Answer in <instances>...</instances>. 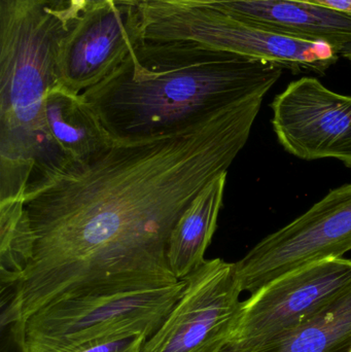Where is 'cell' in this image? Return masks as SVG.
Listing matches in <instances>:
<instances>
[{
	"label": "cell",
	"instance_id": "obj_1",
	"mask_svg": "<svg viewBox=\"0 0 351 352\" xmlns=\"http://www.w3.org/2000/svg\"><path fill=\"white\" fill-rule=\"evenodd\" d=\"M263 99L183 133L111 144L29 188L24 206L32 250L8 289L2 324H22L69 294L179 281L167 256L171 232L193 199L228 173Z\"/></svg>",
	"mask_w": 351,
	"mask_h": 352
},
{
	"label": "cell",
	"instance_id": "obj_2",
	"mask_svg": "<svg viewBox=\"0 0 351 352\" xmlns=\"http://www.w3.org/2000/svg\"><path fill=\"white\" fill-rule=\"evenodd\" d=\"M284 70L229 52L140 39L82 96L113 144H133L183 133L265 97Z\"/></svg>",
	"mask_w": 351,
	"mask_h": 352
},
{
	"label": "cell",
	"instance_id": "obj_3",
	"mask_svg": "<svg viewBox=\"0 0 351 352\" xmlns=\"http://www.w3.org/2000/svg\"><path fill=\"white\" fill-rule=\"evenodd\" d=\"M185 279L160 287H115L62 296L14 327L21 352H60L144 337L159 330L185 289Z\"/></svg>",
	"mask_w": 351,
	"mask_h": 352
},
{
	"label": "cell",
	"instance_id": "obj_4",
	"mask_svg": "<svg viewBox=\"0 0 351 352\" xmlns=\"http://www.w3.org/2000/svg\"><path fill=\"white\" fill-rule=\"evenodd\" d=\"M142 41L177 43L229 52L278 64L294 74L324 76L339 59L329 43L294 38L260 28L218 6L136 4Z\"/></svg>",
	"mask_w": 351,
	"mask_h": 352
},
{
	"label": "cell",
	"instance_id": "obj_5",
	"mask_svg": "<svg viewBox=\"0 0 351 352\" xmlns=\"http://www.w3.org/2000/svg\"><path fill=\"white\" fill-rule=\"evenodd\" d=\"M351 283V261L328 258L291 271L241 304L234 331L220 352H256L292 332Z\"/></svg>",
	"mask_w": 351,
	"mask_h": 352
},
{
	"label": "cell",
	"instance_id": "obj_6",
	"mask_svg": "<svg viewBox=\"0 0 351 352\" xmlns=\"http://www.w3.org/2000/svg\"><path fill=\"white\" fill-rule=\"evenodd\" d=\"M351 250V184L332 190L309 210L270 234L235 263L242 292L255 294L306 265Z\"/></svg>",
	"mask_w": 351,
	"mask_h": 352
},
{
	"label": "cell",
	"instance_id": "obj_7",
	"mask_svg": "<svg viewBox=\"0 0 351 352\" xmlns=\"http://www.w3.org/2000/svg\"><path fill=\"white\" fill-rule=\"evenodd\" d=\"M183 294L141 352H220L240 314L235 263L205 260L185 277Z\"/></svg>",
	"mask_w": 351,
	"mask_h": 352
},
{
	"label": "cell",
	"instance_id": "obj_8",
	"mask_svg": "<svg viewBox=\"0 0 351 352\" xmlns=\"http://www.w3.org/2000/svg\"><path fill=\"white\" fill-rule=\"evenodd\" d=\"M271 107L274 132L286 152L307 161L336 159L351 168V96L302 78L278 95Z\"/></svg>",
	"mask_w": 351,
	"mask_h": 352
},
{
	"label": "cell",
	"instance_id": "obj_9",
	"mask_svg": "<svg viewBox=\"0 0 351 352\" xmlns=\"http://www.w3.org/2000/svg\"><path fill=\"white\" fill-rule=\"evenodd\" d=\"M134 6L109 0L69 25L58 57L59 85L82 94L113 74L140 41Z\"/></svg>",
	"mask_w": 351,
	"mask_h": 352
},
{
	"label": "cell",
	"instance_id": "obj_10",
	"mask_svg": "<svg viewBox=\"0 0 351 352\" xmlns=\"http://www.w3.org/2000/svg\"><path fill=\"white\" fill-rule=\"evenodd\" d=\"M260 28L294 38L329 43L338 54L351 45V14L321 4L262 0L220 4Z\"/></svg>",
	"mask_w": 351,
	"mask_h": 352
},
{
	"label": "cell",
	"instance_id": "obj_11",
	"mask_svg": "<svg viewBox=\"0 0 351 352\" xmlns=\"http://www.w3.org/2000/svg\"><path fill=\"white\" fill-rule=\"evenodd\" d=\"M49 138L69 162H87L113 144L82 94L53 87L45 97Z\"/></svg>",
	"mask_w": 351,
	"mask_h": 352
},
{
	"label": "cell",
	"instance_id": "obj_12",
	"mask_svg": "<svg viewBox=\"0 0 351 352\" xmlns=\"http://www.w3.org/2000/svg\"><path fill=\"white\" fill-rule=\"evenodd\" d=\"M226 180L224 173L210 182L188 205L171 232L167 256L179 280L205 262L204 254L218 227Z\"/></svg>",
	"mask_w": 351,
	"mask_h": 352
},
{
	"label": "cell",
	"instance_id": "obj_13",
	"mask_svg": "<svg viewBox=\"0 0 351 352\" xmlns=\"http://www.w3.org/2000/svg\"><path fill=\"white\" fill-rule=\"evenodd\" d=\"M256 352H351V283L298 328Z\"/></svg>",
	"mask_w": 351,
	"mask_h": 352
},
{
	"label": "cell",
	"instance_id": "obj_14",
	"mask_svg": "<svg viewBox=\"0 0 351 352\" xmlns=\"http://www.w3.org/2000/svg\"><path fill=\"white\" fill-rule=\"evenodd\" d=\"M32 236L24 200L0 202V279L2 289L18 280L28 264Z\"/></svg>",
	"mask_w": 351,
	"mask_h": 352
},
{
	"label": "cell",
	"instance_id": "obj_15",
	"mask_svg": "<svg viewBox=\"0 0 351 352\" xmlns=\"http://www.w3.org/2000/svg\"><path fill=\"white\" fill-rule=\"evenodd\" d=\"M146 341V339L144 337H133L111 342L84 345L70 351L60 352H141Z\"/></svg>",
	"mask_w": 351,
	"mask_h": 352
},
{
	"label": "cell",
	"instance_id": "obj_16",
	"mask_svg": "<svg viewBox=\"0 0 351 352\" xmlns=\"http://www.w3.org/2000/svg\"><path fill=\"white\" fill-rule=\"evenodd\" d=\"M262 1V0H117V3L136 6L139 3H163L177 6H220V4L232 3V2ZM292 1L306 2V3L321 4L326 6L325 0H292Z\"/></svg>",
	"mask_w": 351,
	"mask_h": 352
},
{
	"label": "cell",
	"instance_id": "obj_17",
	"mask_svg": "<svg viewBox=\"0 0 351 352\" xmlns=\"http://www.w3.org/2000/svg\"><path fill=\"white\" fill-rule=\"evenodd\" d=\"M70 1H71L70 10H71L72 19L74 21L80 14H84L86 10H90L91 8L97 6V4L109 1V0H70Z\"/></svg>",
	"mask_w": 351,
	"mask_h": 352
},
{
	"label": "cell",
	"instance_id": "obj_18",
	"mask_svg": "<svg viewBox=\"0 0 351 352\" xmlns=\"http://www.w3.org/2000/svg\"><path fill=\"white\" fill-rule=\"evenodd\" d=\"M340 56L346 58V59L350 62L351 65V45H348V47H344V49L342 50L341 53H340Z\"/></svg>",
	"mask_w": 351,
	"mask_h": 352
}]
</instances>
